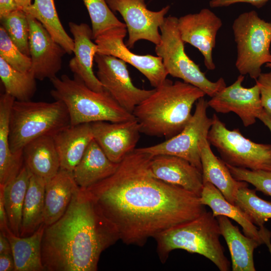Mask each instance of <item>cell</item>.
I'll list each match as a JSON object with an SVG mask.
<instances>
[{
	"mask_svg": "<svg viewBox=\"0 0 271 271\" xmlns=\"http://www.w3.org/2000/svg\"><path fill=\"white\" fill-rule=\"evenodd\" d=\"M152 157L136 149L112 175L85 188L127 245L142 246L149 238L206 211L197 195L154 177Z\"/></svg>",
	"mask_w": 271,
	"mask_h": 271,
	"instance_id": "cell-1",
	"label": "cell"
},
{
	"mask_svg": "<svg viewBox=\"0 0 271 271\" xmlns=\"http://www.w3.org/2000/svg\"><path fill=\"white\" fill-rule=\"evenodd\" d=\"M119 239L85 189L75 192L65 213L45 227L42 261L47 271H96L101 253Z\"/></svg>",
	"mask_w": 271,
	"mask_h": 271,
	"instance_id": "cell-2",
	"label": "cell"
},
{
	"mask_svg": "<svg viewBox=\"0 0 271 271\" xmlns=\"http://www.w3.org/2000/svg\"><path fill=\"white\" fill-rule=\"evenodd\" d=\"M205 95L190 84L167 78L134 108L132 114L141 133L167 140L184 128L192 116L194 104Z\"/></svg>",
	"mask_w": 271,
	"mask_h": 271,
	"instance_id": "cell-3",
	"label": "cell"
},
{
	"mask_svg": "<svg viewBox=\"0 0 271 271\" xmlns=\"http://www.w3.org/2000/svg\"><path fill=\"white\" fill-rule=\"evenodd\" d=\"M50 93L61 101L68 110L71 125L97 121L118 122L136 119L133 114L121 106L106 90L95 91L78 76L73 78L63 74L50 80Z\"/></svg>",
	"mask_w": 271,
	"mask_h": 271,
	"instance_id": "cell-4",
	"label": "cell"
},
{
	"mask_svg": "<svg viewBox=\"0 0 271 271\" xmlns=\"http://www.w3.org/2000/svg\"><path fill=\"white\" fill-rule=\"evenodd\" d=\"M220 235L216 217L212 212L206 211L193 220L161 232L154 238L162 263L167 260L171 251L180 249L202 255L220 271H229L230 262L224 254Z\"/></svg>",
	"mask_w": 271,
	"mask_h": 271,
	"instance_id": "cell-5",
	"label": "cell"
},
{
	"mask_svg": "<svg viewBox=\"0 0 271 271\" xmlns=\"http://www.w3.org/2000/svg\"><path fill=\"white\" fill-rule=\"evenodd\" d=\"M70 125L68 110L61 101L15 100L10 118L11 150L13 153L23 151L32 141L42 136H53Z\"/></svg>",
	"mask_w": 271,
	"mask_h": 271,
	"instance_id": "cell-6",
	"label": "cell"
},
{
	"mask_svg": "<svg viewBox=\"0 0 271 271\" xmlns=\"http://www.w3.org/2000/svg\"><path fill=\"white\" fill-rule=\"evenodd\" d=\"M176 17H166L160 27L161 40L156 45L155 52L162 58L163 64L171 76L181 79L202 90L212 97L226 86L223 78L215 82L209 80L186 53Z\"/></svg>",
	"mask_w": 271,
	"mask_h": 271,
	"instance_id": "cell-7",
	"label": "cell"
},
{
	"mask_svg": "<svg viewBox=\"0 0 271 271\" xmlns=\"http://www.w3.org/2000/svg\"><path fill=\"white\" fill-rule=\"evenodd\" d=\"M232 28L237 48L235 67L240 74L256 80L262 66L271 59V22L251 11L240 14Z\"/></svg>",
	"mask_w": 271,
	"mask_h": 271,
	"instance_id": "cell-8",
	"label": "cell"
},
{
	"mask_svg": "<svg viewBox=\"0 0 271 271\" xmlns=\"http://www.w3.org/2000/svg\"><path fill=\"white\" fill-rule=\"evenodd\" d=\"M212 118L207 139L225 164L251 170L271 171V144L255 143L238 129H228L215 114Z\"/></svg>",
	"mask_w": 271,
	"mask_h": 271,
	"instance_id": "cell-9",
	"label": "cell"
},
{
	"mask_svg": "<svg viewBox=\"0 0 271 271\" xmlns=\"http://www.w3.org/2000/svg\"><path fill=\"white\" fill-rule=\"evenodd\" d=\"M208 101L204 97L196 102L194 112L184 128L176 136L152 146L136 148L153 156L169 155L183 158L202 172L200 143L207 138L213 118L207 114Z\"/></svg>",
	"mask_w": 271,
	"mask_h": 271,
	"instance_id": "cell-10",
	"label": "cell"
},
{
	"mask_svg": "<svg viewBox=\"0 0 271 271\" xmlns=\"http://www.w3.org/2000/svg\"><path fill=\"white\" fill-rule=\"evenodd\" d=\"M112 12L122 16L128 34L126 45L133 47L141 40L150 41L155 45L159 43L161 35L159 29L164 22L170 6L158 11L148 9L145 0H105Z\"/></svg>",
	"mask_w": 271,
	"mask_h": 271,
	"instance_id": "cell-11",
	"label": "cell"
},
{
	"mask_svg": "<svg viewBox=\"0 0 271 271\" xmlns=\"http://www.w3.org/2000/svg\"><path fill=\"white\" fill-rule=\"evenodd\" d=\"M96 76L113 98L123 108L132 113L134 108L154 91L134 86L126 63L112 56L96 54Z\"/></svg>",
	"mask_w": 271,
	"mask_h": 271,
	"instance_id": "cell-12",
	"label": "cell"
},
{
	"mask_svg": "<svg viewBox=\"0 0 271 271\" xmlns=\"http://www.w3.org/2000/svg\"><path fill=\"white\" fill-rule=\"evenodd\" d=\"M126 32V28H116L99 36L94 40L98 46L97 53L112 56L130 64L147 78L152 86H159L169 75L162 58L132 53L123 42Z\"/></svg>",
	"mask_w": 271,
	"mask_h": 271,
	"instance_id": "cell-13",
	"label": "cell"
},
{
	"mask_svg": "<svg viewBox=\"0 0 271 271\" xmlns=\"http://www.w3.org/2000/svg\"><path fill=\"white\" fill-rule=\"evenodd\" d=\"M27 15L30 26V71L36 79L51 80L61 70L62 58L67 53L39 21L30 14Z\"/></svg>",
	"mask_w": 271,
	"mask_h": 271,
	"instance_id": "cell-14",
	"label": "cell"
},
{
	"mask_svg": "<svg viewBox=\"0 0 271 271\" xmlns=\"http://www.w3.org/2000/svg\"><path fill=\"white\" fill-rule=\"evenodd\" d=\"M244 79V76L240 74L232 84L212 97L208 104L218 113H235L243 125L247 127L256 122L263 108L258 85L255 84L249 88L244 87L242 85Z\"/></svg>",
	"mask_w": 271,
	"mask_h": 271,
	"instance_id": "cell-15",
	"label": "cell"
},
{
	"mask_svg": "<svg viewBox=\"0 0 271 271\" xmlns=\"http://www.w3.org/2000/svg\"><path fill=\"white\" fill-rule=\"evenodd\" d=\"M222 26L221 19L208 9L189 14L178 20V28L182 40L197 48L204 58L207 69L213 70V50L218 31Z\"/></svg>",
	"mask_w": 271,
	"mask_h": 271,
	"instance_id": "cell-16",
	"label": "cell"
},
{
	"mask_svg": "<svg viewBox=\"0 0 271 271\" xmlns=\"http://www.w3.org/2000/svg\"><path fill=\"white\" fill-rule=\"evenodd\" d=\"M91 125L94 139L108 159L117 164L135 150L141 133L136 119L118 122L97 121Z\"/></svg>",
	"mask_w": 271,
	"mask_h": 271,
	"instance_id": "cell-17",
	"label": "cell"
},
{
	"mask_svg": "<svg viewBox=\"0 0 271 271\" xmlns=\"http://www.w3.org/2000/svg\"><path fill=\"white\" fill-rule=\"evenodd\" d=\"M73 37L74 56L70 60L69 68L91 89L102 92L104 88L93 70V62L98 51V46L92 41V29L85 23H69Z\"/></svg>",
	"mask_w": 271,
	"mask_h": 271,
	"instance_id": "cell-18",
	"label": "cell"
},
{
	"mask_svg": "<svg viewBox=\"0 0 271 271\" xmlns=\"http://www.w3.org/2000/svg\"><path fill=\"white\" fill-rule=\"evenodd\" d=\"M150 168L157 179L200 196L204 186L202 172L186 160L173 155H156L151 160Z\"/></svg>",
	"mask_w": 271,
	"mask_h": 271,
	"instance_id": "cell-19",
	"label": "cell"
},
{
	"mask_svg": "<svg viewBox=\"0 0 271 271\" xmlns=\"http://www.w3.org/2000/svg\"><path fill=\"white\" fill-rule=\"evenodd\" d=\"M200 151L203 184H212L228 202L235 204L238 191L248 183L233 178L225 163L212 151L207 138L201 140Z\"/></svg>",
	"mask_w": 271,
	"mask_h": 271,
	"instance_id": "cell-20",
	"label": "cell"
},
{
	"mask_svg": "<svg viewBox=\"0 0 271 271\" xmlns=\"http://www.w3.org/2000/svg\"><path fill=\"white\" fill-rule=\"evenodd\" d=\"M60 169L73 173L93 140L91 123L70 125L53 136Z\"/></svg>",
	"mask_w": 271,
	"mask_h": 271,
	"instance_id": "cell-21",
	"label": "cell"
},
{
	"mask_svg": "<svg viewBox=\"0 0 271 271\" xmlns=\"http://www.w3.org/2000/svg\"><path fill=\"white\" fill-rule=\"evenodd\" d=\"M15 99L5 92L0 97V186H5L24 165L23 151L13 153L9 143L10 118Z\"/></svg>",
	"mask_w": 271,
	"mask_h": 271,
	"instance_id": "cell-22",
	"label": "cell"
},
{
	"mask_svg": "<svg viewBox=\"0 0 271 271\" xmlns=\"http://www.w3.org/2000/svg\"><path fill=\"white\" fill-rule=\"evenodd\" d=\"M23 151L26 166L33 175L46 182L60 171V159L53 136L37 138L27 144Z\"/></svg>",
	"mask_w": 271,
	"mask_h": 271,
	"instance_id": "cell-23",
	"label": "cell"
},
{
	"mask_svg": "<svg viewBox=\"0 0 271 271\" xmlns=\"http://www.w3.org/2000/svg\"><path fill=\"white\" fill-rule=\"evenodd\" d=\"M78 187L72 173L62 169L46 183L44 223L46 226L65 213Z\"/></svg>",
	"mask_w": 271,
	"mask_h": 271,
	"instance_id": "cell-24",
	"label": "cell"
},
{
	"mask_svg": "<svg viewBox=\"0 0 271 271\" xmlns=\"http://www.w3.org/2000/svg\"><path fill=\"white\" fill-rule=\"evenodd\" d=\"M221 235L229 250L233 271H255L254 249L261 244L255 239L242 234L238 226L232 224L228 217H216Z\"/></svg>",
	"mask_w": 271,
	"mask_h": 271,
	"instance_id": "cell-25",
	"label": "cell"
},
{
	"mask_svg": "<svg viewBox=\"0 0 271 271\" xmlns=\"http://www.w3.org/2000/svg\"><path fill=\"white\" fill-rule=\"evenodd\" d=\"M118 166L108 159L93 139L72 174L77 185L85 189L112 175Z\"/></svg>",
	"mask_w": 271,
	"mask_h": 271,
	"instance_id": "cell-26",
	"label": "cell"
},
{
	"mask_svg": "<svg viewBox=\"0 0 271 271\" xmlns=\"http://www.w3.org/2000/svg\"><path fill=\"white\" fill-rule=\"evenodd\" d=\"M45 227V223H42L33 234L26 237L17 236L10 228L3 232L11 244L15 271L45 270L42 261L41 244Z\"/></svg>",
	"mask_w": 271,
	"mask_h": 271,
	"instance_id": "cell-27",
	"label": "cell"
},
{
	"mask_svg": "<svg viewBox=\"0 0 271 271\" xmlns=\"http://www.w3.org/2000/svg\"><path fill=\"white\" fill-rule=\"evenodd\" d=\"M200 199L203 205L211 208L215 217L223 215L231 218L241 226L246 236L255 239L261 244L263 243L259 228L237 206L228 202L212 184L208 182L204 183Z\"/></svg>",
	"mask_w": 271,
	"mask_h": 271,
	"instance_id": "cell-28",
	"label": "cell"
},
{
	"mask_svg": "<svg viewBox=\"0 0 271 271\" xmlns=\"http://www.w3.org/2000/svg\"><path fill=\"white\" fill-rule=\"evenodd\" d=\"M46 182L32 174L23 207L20 236H28L44 221Z\"/></svg>",
	"mask_w": 271,
	"mask_h": 271,
	"instance_id": "cell-29",
	"label": "cell"
},
{
	"mask_svg": "<svg viewBox=\"0 0 271 271\" xmlns=\"http://www.w3.org/2000/svg\"><path fill=\"white\" fill-rule=\"evenodd\" d=\"M32 173L24 165L18 175L4 188V197L9 226L20 236L24 200Z\"/></svg>",
	"mask_w": 271,
	"mask_h": 271,
	"instance_id": "cell-30",
	"label": "cell"
},
{
	"mask_svg": "<svg viewBox=\"0 0 271 271\" xmlns=\"http://www.w3.org/2000/svg\"><path fill=\"white\" fill-rule=\"evenodd\" d=\"M24 11L39 21L67 54L73 53V39L68 35L61 23L54 0H34Z\"/></svg>",
	"mask_w": 271,
	"mask_h": 271,
	"instance_id": "cell-31",
	"label": "cell"
},
{
	"mask_svg": "<svg viewBox=\"0 0 271 271\" xmlns=\"http://www.w3.org/2000/svg\"><path fill=\"white\" fill-rule=\"evenodd\" d=\"M0 77L5 92L16 100L30 101L37 90L36 79L29 71L17 70L0 58Z\"/></svg>",
	"mask_w": 271,
	"mask_h": 271,
	"instance_id": "cell-32",
	"label": "cell"
},
{
	"mask_svg": "<svg viewBox=\"0 0 271 271\" xmlns=\"http://www.w3.org/2000/svg\"><path fill=\"white\" fill-rule=\"evenodd\" d=\"M256 191L248 186L239 189L235 205L247 215L253 224L260 227L271 219V202L259 197Z\"/></svg>",
	"mask_w": 271,
	"mask_h": 271,
	"instance_id": "cell-33",
	"label": "cell"
},
{
	"mask_svg": "<svg viewBox=\"0 0 271 271\" xmlns=\"http://www.w3.org/2000/svg\"><path fill=\"white\" fill-rule=\"evenodd\" d=\"M91 22L93 40L116 28H126L109 8L105 0H82Z\"/></svg>",
	"mask_w": 271,
	"mask_h": 271,
	"instance_id": "cell-34",
	"label": "cell"
},
{
	"mask_svg": "<svg viewBox=\"0 0 271 271\" xmlns=\"http://www.w3.org/2000/svg\"><path fill=\"white\" fill-rule=\"evenodd\" d=\"M1 20L13 42L23 53L30 57V26L27 13L19 9Z\"/></svg>",
	"mask_w": 271,
	"mask_h": 271,
	"instance_id": "cell-35",
	"label": "cell"
},
{
	"mask_svg": "<svg viewBox=\"0 0 271 271\" xmlns=\"http://www.w3.org/2000/svg\"><path fill=\"white\" fill-rule=\"evenodd\" d=\"M0 58L17 70L27 72L31 69L30 57L19 50L2 26L0 27Z\"/></svg>",
	"mask_w": 271,
	"mask_h": 271,
	"instance_id": "cell-36",
	"label": "cell"
},
{
	"mask_svg": "<svg viewBox=\"0 0 271 271\" xmlns=\"http://www.w3.org/2000/svg\"><path fill=\"white\" fill-rule=\"evenodd\" d=\"M225 164L236 180L250 184L256 190L271 196V171L251 170Z\"/></svg>",
	"mask_w": 271,
	"mask_h": 271,
	"instance_id": "cell-37",
	"label": "cell"
},
{
	"mask_svg": "<svg viewBox=\"0 0 271 271\" xmlns=\"http://www.w3.org/2000/svg\"><path fill=\"white\" fill-rule=\"evenodd\" d=\"M255 81L259 88L263 108L271 113V70L267 73H261Z\"/></svg>",
	"mask_w": 271,
	"mask_h": 271,
	"instance_id": "cell-38",
	"label": "cell"
},
{
	"mask_svg": "<svg viewBox=\"0 0 271 271\" xmlns=\"http://www.w3.org/2000/svg\"><path fill=\"white\" fill-rule=\"evenodd\" d=\"M270 0H211L209 5L211 8H220L228 7L237 3H247L252 6L260 8L265 5Z\"/></svg>",
	"mask_w": 271,
	"mask_h": 271,
	"instance_id": "cell-39",
	"label": "cell"
},
{
	"mask_svg": "<svg viewBox=\"0 0 271 271\" xmlns=\"http://www.w3.org/2000/svg\"><path fill=\"white\" fill-rule=\"evenodd\" d=\"M10 228L8 216L5 206L4 188L0 186V230L5 232Z\"/></svg>",
	"mask_w": 271,
	"mask_h": 271,
	"instance_id": "cell-40",
	"label": "cell"
},
{
	"mask_svg": "<svg viewBox=\"0 0 271 271\" xmlns=\"http://www.w3.org/2000/svg\"><path fill=\"white\" fill-rule=\"evenodd\" d=\"M19 9L15 0H0L1 20Z\"/></svg>",
	"mask_w": 271,
	"mask_h": 271,
	"instance_id": "cell-41",
	"label": "cell"
},
{
	"mask_svg": "<svg viewBox=\"0 0 271 271\" xmlns=\"http://www.w3.org/2000/svg\"><path fill=\"white\" fill-rule=\"evenodd\" d=\"M15 266L13 255L0 254V271H15Z\"/></svg>",
	"mask_w": 271,
	"mask_h": 271,
	"instance_id": "cell-42",
	"label": "cell"
},
{
	"mask_svg": "<svg viewBox=\"0 0 271 271\" xmlns=\"http://www.w3.org/2000/svg\"><path fill=\"white\" fill-rule=\"evenodd\" d=\"M0 254L12 255L10 243L6 236L0 232Z\"/></svg>",
	"mask_w": 271,
	"mask_h": 271,
	"instance_id": "cell-43",
	"label": "cell"
},
{
	"mask_svg": "<svg viewBox=\"0 0 271 271\" xmlns=\"http://www.w3.org/2000/svg\"><path fill=\"white\" fill-rule=\"evenodd\" d=\"M259 230L260 231L261 238L263 241V243H265L267 245L271 254V232L266 228H265L264 226L260 227Z\"/></svg>",
	"mask_w": 271,
	"mask_h": 271,
	"instance_id": "cell-44",
	"label": "cell"
},
{
	"mask_svg": "<svg viewBox=\"0 0 271 271\" xmlns=\"http://www.w3.org/2000/svg\"><path fill=\"white\" fill-rule=\"evenodd\" d=\"M258 119L268 128L271 133V113L263 109L258 115Z\"/></svg>",
	"mask_w": 271,
	"mask_h": 271,
	"instance_id": "cell-45",
	"label": "cell"
},
{
	"mask_svg": "<svg viewBox=\"0 0 271 271\" xmlns=\"http://www.w3.org/2000/svg\"><path fill=\"white\" fill-rule=\"evenodd\" d=\"M20 9L25 11L32 5V0H15Z\"/></svg>",
	"mask_w": 271,
	"mask_h": 271,
	"instance_id": "cell-46",
	"label": "cell"
},
{
	"mask_svg": "<svg viewBox=\"0 0 271 271\" xmlns=\"http://www.w3.org/2000/svg\"><path fill=\"white\" fill-rule=\"evenodd\" d=\"M266 66L268 67L271 68V59L270 61L266 64Z\"/></svg>",
	"mask_w": 271,
	"mask_h": 271,
	"instance_id": "cell-47",
	"label": "cell"
}]
</instances>
